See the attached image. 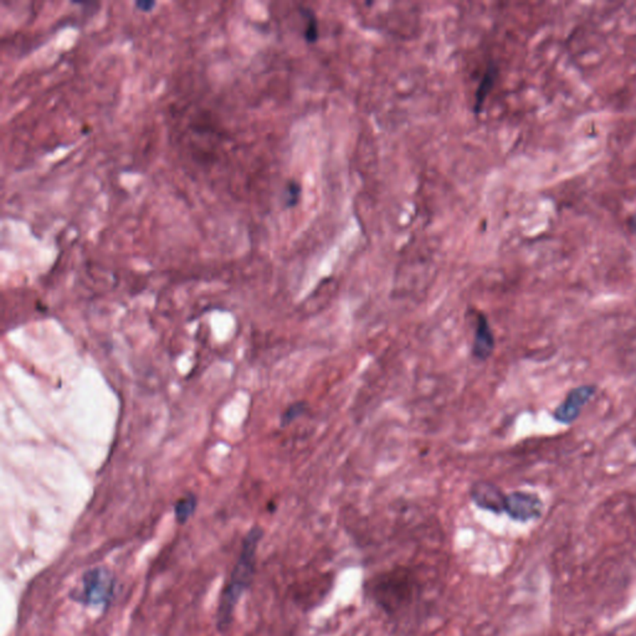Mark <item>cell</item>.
Masks as SVG:
<instances>
[{
    "instance_id": "30bf717a",
    "label": "cell",
    "mask_w": 636,
    "mask_h": 636,
    "mask_svg": "<svg viewBox=\"0 0 636 636\" xmlns=\"http://www.w3.org/2000/svg\"><path fill=\"white\" fill-rule=\"evenodd\" d=\"M304 411H306V404L302 402L292 404L282 415V419H281L282 425H287V424H290L293 420H296L300 416L304 415Z\"/></svg>"
},
{
    "instance_id": "277c9868",
    "label": "cell",
    "mask_w": 636,
    "mask_h": 636,
    "mask_svg": "<svg viewBox=\"0 0 636 636\" xmlns=\"http://www.w3.org/2000/svg\"><path fill=\"white\" fill-rule=\"evenodd\" d=\"M594 386H581L571 389L565 402L554 411V418L562 424H571L577 419L584 405L594 397Z\"/></svg>"
},
{
    "instance_id": "8fae6325",
    "label": "cell",
    "mask_w": 636,
    "mask_h": 636,
    "mask_svg": "<svg viewBox=\"0 0 636 636\" xmlns=\"http://www.w3.org/2000/svg\"><path fill=\"white\" fill-rule=\"evenodd\" d=\"M301 196V187L296 182H290L286 187V205L293 207L296 205Z\"/></svg>"
},
{
    "instance_id": "3957f363",
    "label": "cell",
    "mask_w": 636,
    "mask_h": 636,
    "mask_svg": "<svg viewBox=\"0 0 636 636\" xmlns=\"http://www.w3.org/2000/svg\"><path fill=\"white\" fill-rule=\"evenodd\" d=\"M505 512L516 521L527 522L541 517L543 502L537 495L516 491L506 496Z\"/></svg>"
},
{
    "instance_id": "9c48e42d",
    "label": "cell",
    "mask_w": 636,
    "mask_h": 636,
    "mask_svg": "<svg viewBox=\"0 0 636 636\" xmlns=\"http://www.w3.org/2000/svg\"><path fill=\"white\" fill-rule=\"evenodd\" d=\"M301 14L307 20V25L304 28V39L307 40V42H315L318 39V24H317L315 12L307 8H302Z\"/></svg>"
},
{
    "instance_id": "52a82bcc",
    "label": "cell",
    "mask_w": 636,
    "mask_h": 636,
    "mask_svg": "<svg viewBox=\"0 0 636 636\" xmlns=\"http://www.w3.org/2000/svg\"><path fill=\"white\" fill-rule=\"evenodd\" d=\"M497 74H499V69L495 62H490L486 69V71L483 74L482 76L481 81H480V85L477 87V91L475 94V103H474V112L476 114L482 112V108H483V105H485V101L488 98V96L490 95L491 89L494 87L495 83H496V78H497Z\"/></svg>"
},
{
    "instance_id": "5b68a950",
    "label": "cell",
    "mask_w": 636,
    "mask_h": 636,
    "mask_svg": "<svg viewBox=\"0 0 636 636\" xmlns=\"http://www.w3.org/2000/svg\"><path fill=\"white\" fill-rule=\"evenodd\" d=\"M470 495L474 504L482 510L494 513L505 512L506 495L492 482H475L471 486Z\"/></svg>"
},
{
    "instance_id": "8992f818",
    "label": "cell",
    "mask_w": 636,
    "mask_h": 636,
    "mask_svg": "<svg viewBox=\"0 0 636 636\" xmlns=\"http://www.w3.org/2000/svg\"><path fill=\"white\" fill-rule=\"evenodd\" d=\"M494 350V333L488 325L486 316L480 313L477 318V327H476L475 339H474V345H472V353L477 359L485 361L492 354Z\"/></svg>"
},
{
    "instance_id": "7a4b0ae2",
    "label": "cell",
    "mask_w": 636,
    "mask_h": 636,
    "mask_svg": "<svg viewBox=\"0 0 636 636\" xmlns=\"http://www.w3.org/2000/svg\"><path fill=\"white\" fill-rule=\"evenodd\" d=\"M113 589L114 579L111 571L108 568L96 567L83 574V588L78 592H72L70 596L83 605L108 607L113 596Z\"/></svg>"
},
{
    "instance_id": "6da1fadb",
    "label": "cell",
    "mask_w": 636,
    "mask_h": 636,
    "mask_svg": "<svg viewBox=\"0 0 636 636\" xmlns=\"http://www.w3.org/2000/svg\"><path fill=\"white\" fill-rule=\"evenodd\" d=\"M264 531L260 527H252L243 542V548L239 556L238 562L234 567L229 583L221 594L216 626L221 633H226L232 626L234 610L238 605L241 595L249 588L255 573L256 551L259 542L261 541Z\"/></svg>"
},
{
    "instance_id": "7c38bea8",
    "label": "cell",
    "mask_w": 636,
    "mask_h": 636,
    "mask_svg": "<svg viewBox=\"0 0 636 636\" xmlns=\"http://www.w3.org/2000/svg\"><path fill=\"white\" fill-rule=\"evenodd\" d=\"M138 9L139 10H143V12H151V9L155 6V1H139V3H136Z\"/></svg>"
},
{
    "instance_id": "ba28073f",
    "label": "cell",
    "mask_w": 636,
    "mask_h": 636,
    "mask_svg": "<svg viewBox=\"0 0 636 636\" xmlns=\"http://www.w3.org/2000/svg\"><path fill=\"white\" fill-rule=\"evenodd\" d=\"M196 505H198V501L194 495H188L183 499H179L174 507V515L179 524H185L193 516Z\"/></svg>"
},
{
    "instance_id": "4fadbf2b",
    "label": "cell",
    "mask_w": 636,
    "mask_h": 636,
    "mask_svg": "<svg viewBox=\"0 0 636 636\" xmlns=\"http://www.w3.org/2000/svg\"><path fill=\"white\" fill-rule=\"evenodd\" d=\"M628 226L630 229V232L636 235V214L631 215L630 218L628 219Z\"/></svg>"
}]
</instances>
